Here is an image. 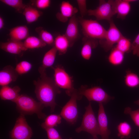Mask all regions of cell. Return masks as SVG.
<instances>
[{
  "label": "cell",
  "mask_w": 139,
  "mask_h": 139,
  "mask_svg": "<svg viewBox=\"0 0 139 139\" xmlns=\"http://www.w3.org/2000/svg\"><path fill=\"white\" fill-rule=\"evenodd\" d=\"M20 114L32 115L36 114L40 119H45L47 117L42 112L45 107L40 102H38L32 98L24 94L20 95L14 102Z\"/></svg>",
  "instance_id": "obj_2"
},
{
  "label": "cell",
  "mask_w": 139,
  "mask_h": 139,
  "mask_svg": "<svg viewBox=\"0 0 139 139\" xmlns=\"http://www.w3.org/2000/svg\"><path fill=\"white\" fill-rule=\"evenodd\" d=\"M132 51L133 55L139 57V33L136 36L132 43Z\"/></svg>",
  "instance_id": "obj_35"
},
{
  "label": "cell",
  "mask_w": 139,
  "mask_h": 139,
  "mask_svg": "<svg viewBox=\"0 0 139 139\" xmlns=\"http://www.w3.org/2000/svg\"><path fill=\"white\" fill-rule=\"evenodd\" d=\"M69 139H72V138H71Z\"/></svg>",
  "instance_id": "obj_40"
},
{
  "label": "cell",
  "mask_w": 139,
  "mask_h": 139,
  "mask_svg": "<svg viewBox=\"0 0 139 139\" xmlns=\"http://www.w3.org/2000/svg\"><path fill=\"white\" fill-rule=\"evenodd\" d=\"M52 67L54 71V80L57 85L66 90V94L70 96L74 90L72 78L62 66L58 65Z\"/></svg>",
  "instance_id": "obj_8"
},
{
  "label": "cell",
  "mask_w": 139,
  "mask_h": 139,
  "mask_svg": "<svg viewBox=\"0 0 139 139\" xmlns=\"http://www.w3.org/2000/svg\"><path fill=\"white\" fill-rule=\"evenodd\" d=\"M83 46L81 51L82 57L86 60L90 58L93 49L96 48L99 44L97 39L84 37L82 39Z\"/></svg>",
  "instance_id": "obj_16"
},
{
  "label": "cell",
  "mask_w": 139,
  "mask_h": 139,
  "mask_svg": "<svg viewBox=\"0 0 139 139\" xmlns=\"http://www.w3.org/2000/svg\"><path fill=\"white\" fill-rule=\"evenodd\" d=\"M79 20L84 37L99 40L105 38L107 30L97 20L85 19L81 17L79 18Z\"/></svg>",
  "instance_id": "obj_4"
},
{
  "label": "cell",
  "mask_w": 139,
  "mask_h": 139,
  "mask_svg": "<svg viewBox=\"0 0 139 139\" xmlns=\"http://www.w3.org/2000/svg\"><path fill=\"white\" fill-rule=\"evenodd\" d=\"M34 4L38 8L44 9L49 7L50 5V0H36L34 1Z\"/></svg>",
  "instance_id": "obj_36"
},
{
  "label": "cell",
  "mask_w": 139,
  "mask_h": 139,
  "mask_svg": "<svg viewBox=\"0 0 139 139\" xmlns=\"http://www.w3.org/2000/svg\"><path fill=\"white\" fill-rule=\"evenodd\" d=\"M124 54L116 47L113 48L109 56V62L115 65L121 64L123 61Z\"/></svg>",
  "instance_id": "obj_25"
},
{
  "label": "cell",
  "mask_w": 139,
  "mask_h": 139,
  "mask_svg": "<svg viewBox=\"0 0 139 139\" xmlns=\"http://www.w3.org/2000/svg\"><path fill=\"white\" fill-rule=\"evenodd\" d=\"M57 51L54 46L45 54L43 58L42 64L38 69L40 74L46 72L47 68L52 67L55 62Z\"/></svg>",
  "instance_id": "obj_18"
},
{
  "label": "cell",
  "mask_w": 139,
  "mask_h": 139,
  "mask_svg": "<svg viewBox=\"0 0 139 139\" xmlns=\"http://www.w3.org/2000/svg\"><path fill=\"white\" fill-rule=\"evenodd\" d=\"M85 109L81 125L75 129V131L77 133L82 131L87 132L92 135L93 139H98L97 136L99 135V124L90 102Z\"/></svg>",
  "instance_id": "obj_3"
},
{
  "label": "cell",
  "mask_w": 139,
  "mask_h": 139,
  "mask_svg": "<svg viewBox=\"0 0 139 139\" xmlns=\"http://www.w3.org/2000/svg\"><path fill=\"white\" fill-rule=\"evenodd\" d=\"M79 94L85 96L89 101H94L99 103L105 105L114 97L108 95L101 87L95 86L88 88L86 85H82L78 90Z\"/></svg>",
  "instance_id": "obj_6"
},
{
  "label": "cell",
  "mask_w": 139,
  "mask_h": 139,
  "mask_svg": "<svg viewBox=\"0 0 139 139\" xmlns=\"http://www.w3.org/2000/svg\"><path fill=\"white\" fill-rule=\"evenodd\" d=\"M61 119L62 117L60 115L51 114L46 117L41 126L45 129L47 128H54L61 123Z\"/></svg>",
  "instance_id": "obj_24"
},
{
  "label": "cell",
  "mask_w": 139,
  "mask_h": 139,
  "mask_svg": "<svg viewBox=\"0 0 139 139\" xmlns=\"http://www.w3.org/2000/svg\"><path fill=\"white\" fill-rule=\"evenodd\" d=\"M134 103L135 104L139 106V99L134 101Z\"/></svg>",
  "instance_id": "obj_38"
},
{
  "label": "cell",
  "mask_w": 139,
  "mask_h": 139,
  "mask_svg": "<svg viewBox=\"0 0 139 139\" xmlns=\"http://www.w3.org/2000/svg\"><path fill=\"white\" fill-rule=\"evenodd\" d=\"M124 113L130 115L135 125L139 127V108L133 110L130 107H127L124 109Z\"/></svg>",
  "instance_id": "obj_32"
},
{
  "label": "cell",
  "mask_w": 139,
  "mask_h": 139,
  "mask_svg": "<svg viewBox=\"0 0 139 139\" xmlns=\"http://www.w3.org/2000/svg\"><path fill=\"white\" fill-rule=\"evenodd\" d=\"M78 11L77 8L74 7L68 1H63L60 7V12L57 13L56 16L60 21L65 22L70 18L75 15Z\"/></svg>",
  "instance_id": "obj_13"
},
{
  "label": "cell",
  "mask_w": 139,
  "mask_h": 139,
  "mask_svg": "<svg viewBox=\"0 0 139 139\" xmlns=\"http://www.w3.org/2000/svg\"><path fill=\"white\" fill-rule=\"evenodd\" d=\"M54 46L58 51L59 55L65 54L68 47L69 42L64 34L58 35L54 40Z\"/></svg>",
  "instance_id": "obj_21"
},
{
  "label": "cell",
  "mask_w": 139,
  "mask_h": 139,
  "mask_svg": "<svg viewBox=\"0 0 139 139\" xmlns=\"http://www.w3.org/2000/svg\"><path fill=\"white\" fill-rule=\"evenodd\" d=\"M126 1L129 3L135 2L136 1V0H126Z\"/></svg>",
  "instance_id": "obj_39"
},
{
  "label": "cell",
  "mask_w": 139,
  "mask_h": 139,
  "mask_svg": "<svg viewBox=\"0 0 139 139\" xmlns=\"http://www.w3.org/2000/svg\"><path fill=\"white\" fill-rule=\"evenodd\" d=\"M4 20L2 17H0V29L1 30L4 28Z\"/></svg>",
  "instance_id": "obj_37"
},
{
  "label": "cell",
  "mask_w": 139,
  "mask_h": 139,
  "mask_svg": "<svg viewBox=\"0 0 139 139\" xmlns=\"http://www.w3.org/2000/svg\"><path fill=\"white\" fill-rule=\"evenodd\" d=\"M132 44L129 39L123 36L117 42L115 47L124 53H128L132 51Z\"/></svg>",
  "instance_id": "obj_28"
},
{
  "label": "cell",
  "mask_w": 139,
  "mask_h": 139,
  "mask_svg": "<svg viewBox=\"0 0 139 139\" xmlns=\"http://www.w3.org/2000/svg\"><path fill=\"white\" fill-rule=\"evenodd\" d=\"M0 47L1 49L7 52L17 55L27 50L24 47L23 42L11 40L7 42H1Z\"/></svg>",
  "instance_id": "obj_15"
},
{
  "label": "cell",
  "mask_w": 139,
  "mask_h": 139,
  "mask_svg": "<svg viewBox=\"0 0 139 139\" xmlns=\"http://www.w3.org/2000/svg\"><path fill=\"white\" fill-rule=\"evenodd\" d=\"M34 83L37 99L45 107H49L51 112H53L56 105V97L61 93L54 80L48 77L45 72L41 74L38 80L34 81Z\"/></svg>",
  "instance_id": "obj_1"
},
{
  "label": "cell",
  "mask_w": 139,
  "mask_h": 139,
  "mask_svg": "<svg viewBox=\"0 0 139 139\" xmlns=\"http://www.w3.org/2000/svg\"><path fill=\"white\" fill-rule=\"evenodd\" d=\"M81 17H83L88 14V10L86 7V1L85 0L76 1Z\"/></svg>",
  "instance_id": "obj_33"
},
{
  "label": "cell",
  "mask_w": 139,
  "mask_h": 139,
  "mask_svg": "<svg viewBox=\"0 0 139 139\" xmlns=\"http://www.w3.org/2000/svg\"><path fill=\"white\" fill-rule=\"evenodd\" d=\"M130 3L126 0L114 1V7L117 18L122 20L125 18L131 10Z\"/></svg>",
  "instance_id": "obj_19"
},
{
  "label": "cell",
  "mask_w": 139,
  "mask_h": 139,
  "mask_svg": "<svg viewBox=\"0 0 139 139\" xmlns=\"http://www.w3.org/2000/svg\"><path fill=\"white\" fill-rule=\"evenodd\" d=\"M35 31L38 34L39 38L47 45L50 46L54 45V40L50 33L44 30L41 27L36 28Z\"/></svg>",
  "instance_id": "obj_26"
},
{
  "label": "cell",
  "mask_w": 139,
  "mask_h": 139,
  "mask_svg": "<svg viewBox=\"0 0 139 139\" xmlns=\"http://www.w3.org/2000/svg\"><path fill=\"white\" fill-rule=\"evenodd\" d=\"M20 88L18 86L13 88L8 85L2 86L0 90L1 98L3 100H10L14 102L20 95Z\"/></svg>",
  "instance_id": "obj_17"
},
{
  "label": "cell",
  "mask_w": 139,
  "mask_h": 139,
  "mask_svg": "<svg viewBox=\"0 0 139 139\" xmlns=\"http://www.w3.org/2000/svg\"><path fill=\"white\" fill-rule=\"evenodd\" d=\"M42 12L30 6H27L23 11L22 14L24 16L28 23L36 21L42 14Z\"/></svg>",
  "instance_id": "obj_22"
},
{
  "label": "cell",
  "mask_w": 139,
  "mask_h": 139,
  "mask_svg": "<svg viewBox=\"0 0 139 139\" xmlns=\"http://www.w3.org/2000/svg\"><path fill=\"white\" fill-rule=\"evenodd\" d=\"M117 129L118 136L121 138H129L132 129L128 123L124 121L120 123L117 126Z\"/></svg>",
  "instance_id": "obj_27"
},
{
  "label": "cell",
  "mask_w": 139,
  "mask_h": 139,
  "mask_svg": "<svg viewBox=\"0 0 139 139\" xmlns=\"http://www.w3.org/2000/svg\"><path fill=\"white\" fill-rule=\"evenodd\" d=\"M125 82L129 87H137L139 86V77L136 74L128 71L125 76Z\"/></svg>",
  "instance_id": "obj_29"
},
{
  "label": "cell",
  "mask_w": 139,
  "mask_h": 139,
  "mask_svg": "<svg viewBox=\"0 0 139 139\" xmlns=\"http://www.w3.org/2000/svg\"><path fill=\"white\" fill-rule=\"evenodd\" d=\"M10 40L21 41L29 36V30L26 25H20L10 30L9 33Z\"/></svg>",
  "instance_id": "obj_20"
},
{
  "label": "cell",
  "mask_w": 139,
  "mask_h": 139,
  "mask_svg": "<svg viewBox=\"0 0 139 139\" xmlns=\"http://www.w3.org/2000/svg\"><path fill=\"white\" fill-rule=\"evenodd\" d=\"M32 67L30 63L26 61H22L16 65L15 69L18 75H21L29 72Z\"/></svg>",
  "instance_id": "obj_31"
},
{
  "label": "cell",
  "mask_w": 139,
  "mask_h": 139,
  "mask_svg": "<svg viewBox=\"0 0 139 139\" xmlns=\"http://www.w3.org/2000/svg\"><path fill=\"white\" fill-rule=\"evenodd\" d=\"M32 130L28 124L24 115L20 114L10 132L11 139H31Z\"/></svg>",
  "instance_id": "obj_9"
},
{
  "label": "cell",
  "mask_w": 139,
  "mask_h": 139,
  "mask_svg": "<svg viewBox=\"0 0 139 139\" xmlns=\"http://www.w3.org/2000/svg\"><path fill=\"white\" fill-rule=\"evenodd\" d=\"M78 90L75 89L71 94V98L63 108L60 115L67 122L71 124L76 121L78 116L77 101L82 97Z\"/></svg>",
  "instance_id": "obj_5"
},
{
  "label": "cell",
  "mask_w": 139,
  "mask_h": 139,
  "mask_svg": "<svg viewBox=\"0 0 139 139\" xmlns=\"http://www.w3.org/2000/svg\"><path fill=\"white\" fill-rule=\"evenodd\" d=\"M18 74L15 68L10 65L4 67L0 71V85H8L11 82L16 81Z\"/></svg>",
  "instance_id": "obj_14"
},
{
  "label": "cell",
  "mask_w": 139,
  "mask_h": 139,
  "mask_svg": "<svg viewBox=\"0 0 139 139\" xmlns=\"http://www.w3.org/2000/svg\"><path fill=\"white\" fill-rule=\"evenodd\" d=\"M99 108L98 111V121L99 129V135L101 137V139H110L109 136L110 131L108 128V121L103 104L99 103Z\"/></svg>",
  "instance_id": "obj_12"
},
{
  "label": "cell",
  "mask_w": 139,
  "mask_h": 139,
  "mask_svg": "<svg viewBox=\"0 0 139 139\" xmlns=\"http://www.w3.org/2000/svg\"></svg>",
  "instance_id": "obj_41"
},
{
  "label": "cell",
  "mask_w": 139,
  "mask_h": 139,
  "mask_svg": "<svg viewBox=\"0 0 139 139\" xmlns=\"http://www.w3.org/2000/svg\"><path fill=\"white\" fill-rule=\"evenodd\" d=\"M0 1L14 8L16 11L20 13L23 12L27 6L22 0H1Z\"/></svg>",
  "instance_id": "obj_30"
},
{
  "label": "cell",
  "mask_w": 139,
  "mask_h": 139,
  "mask_svg": "<svg viewBox=\"0 0 139 139\" xmlns=\"http://www.w3.org/2000/svg\"><path fill=\"white\" fill-rule=\"evenodd\" d=\"M24 46L27 49L42 48L47 44L40 38L34 36H29L23 42Z\"/></svg>",
  "instance_id": "obj_23"
},
{
  "label": "cell",
  "mask_w": 139,
  "mask_h": 139,
  "mask_svg": "<svg viewBox=\"0 0 139 139\" xmlns=\"http://www.w3.org/2000/svg\"><path fill=\"white\" fill-rule=\"evenodd\" d=\"M79 19L75 15L71 17L69 20L65 32L64 34L69 42L70 47L73 46L79 36Z\"/></svg>",
  "instance_id": "obj_11"
},
{
  "label": "cell",
  "mask_w": 139,
  "mask_h": 139,
  "mask_svg": "<svg viewBox=\"0 0 139 139\" xmlns=\"http://www.w3.org/2000/svg\"><path fill=\"white\" fill-rule=\"evenodd\" d=\"M45 130L47 133L48 139H62L58 131L54 128H47Z\"/></svg>",
  "instance_id": "obj_34"
},
{
  "label": "cell",
  "mask_w": 139,
  "mask_h": 139,
  "mask_svg": "<svg viewBox=\"0 0 139 139\" xmlns=\"http://www.w3.org/2000/svg\"><path fill=\"white\" fill-rule=\"evenodd\" d=\"M114 1L99 0L98 6L95 9L88 10L87 14L89 16H94L97 20H106L109 21L116 14L114 7Z\"/></svg>",
  "instance_id": "obj_7"
},
{
  "label": "cell",
  "mask_w": 139,
  "mask_h": 139,
  "mask_svg": "<svg viewBox=\"0 0 139 139\" xmlns=\"http://www.w3.org/2000/svg\"><path fill=\"white\" fill-rule=\"evenodd\" d=\"M110 26L107 31L105 38L99 40V44L106 52L113 48V45L117 43L123 36L115 24L112 19L109 21Z\"/></svg>",
  "instance_id": "obj_10"
}]
</instances>
